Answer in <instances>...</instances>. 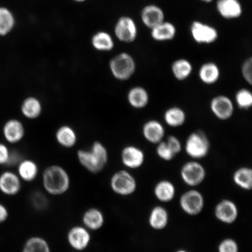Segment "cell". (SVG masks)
<instances>
[{
    "label": "cell",
    "instance_id": "6da1fadb",
    "mask_svg": "<svg viewBox=\"0 0 252 252\" xmlns=\"http://www.w3.org/2000/svg\"><path fill=\"white\" fill-rule=\"evenodd\" d=\"M43 191L53 197L67 194L71 187V178L64 166L53 163L45 167L41 175Z\"/></svg>",
    "mask_w": 252,
    "mask_h": 252
},
{
    "label": "cell",
    "instance_id": "7a4b0ae2",
    "mask_svg": "<svg viewBox=\"0 0 252 252\" xmlns=\"http://www.w3.org/2000/svg\"><path fill=\"white\" fill-rule=\"evenodd\" d=\"M76 158L80 165L91 174L102 173L109 161V153L102 141L94 140L89 148L77 151Z\"/></svg>",
    "mask_w": 252,
    "mask_h": 252
},
{
    "label": "cell",
    "instance_id": "3957f363",
    "mask_svg": "<svg viewBox=\"0 0 252 252\" xmlns=\"http://www.w3.org/2000/svg\"><path fill=\"white\" fill-rule=\"evenodd\" d=\"M109 185L113 193L122 197L133 196L138 189L137 178L131 171L125 168L112 173L109 179Z\"/></svg>",
    "mask_w": 252,
    "mask_h": 252
},
{
    "label": "cell",
    "instance_id": "277c9868",
    "mask_svg": "<svg viewBox=\"0 0 252 252\" xmlns=\"http://www.w3.org/2000/svg\"><path fill=\"white\" fill-rule=\"evenodd\" d=\"M212 148L207 135L201 130L191 132L186 138L184 150L191 159L200 160L209 155Z\"/></svg>",
    "mask_w": 252,
    "mask_h": 252
},
{
    "label": "cell",
    "instance_id": "5b68a950",
    "mask_svg": "<svg viewBox=\"0 0 252 252\" xmlns=\"http://www.w3.org/2000/svg\"><path fill=\"white\" fill-rule=\"evenodd\" d=\"M180 176L186 185L194 188L202 184L206 180L207 171L200 160L191 159L182 165Z\"/></svg>",
    "mask_w": 252,
    "mask_h": 252
},
{
    "label": "cell",
    "instance_id": "8992f818",
    "mask_svg": "<svg viewBox=\"0 0 252 252\" xmlns=\"http://www.w3.org/2000/svg\"><path fill=\"white\" fill-rule=\"evenodd\" d=\"M109 68L112 76L116 80L125 82L133 77L136 70V65L130 55L122 53L110 61Z\"/></svg>",
    "mask_w": 252,
    "mask_h": 252
},
{
    "label": "cell",
    "instance_id": "52a82bcc",
    "mask_svg": "<svg viewBox=\"0 0 252 252\" xmlns=\"http://www.w3.org/2000/svg\"><path fill=\"white\" fill-rule=\"evenodd\" d=\"M120 159L126 169L133 171L140 169L146 161V154L143 149L137 145L126 144L121 150Z\"/></svg>",
    "mask_w": 252,
    "mask_h": 252
},
{
    "label": "cell",
    "instance_id": "ba28073f",
    "mask_svg": "<svg viewBox=\"0 0 252 252\" xmlns=\"http://www.w3.org/2000/svg\"><path fill=\"white\" fill-rule=\"evenodd\" d=\"M179 203L183 212L191 217L199 215L205 206L203 194L194 188L185 191L179 198Z\"/></svg>",
    "mask_w": 252,
    "mask_h": 252
},
{
    "label": "cell",
    "instance_id": "9c48e42d",
    "mask_svg": "<svg viewBox=\"0 0 252 252\" xmlns=\"http://www.w3.org/2000/svg\"><path fill=\"white\" fill-rule=\"evenodd\" d=\"M66 241L74 252H83L90 247L92 235L83 225H75L66 233Z\"/></svg>",
    "mask_w": 252,
    "mask_h": 252
},
{
    "label": "cell",
    "instance_id": "30bf717a",
    "mask_svg": "<svg viewBox=\"0 0 252 252\" xmlns=\"http://www.w3.org/2000/svg\"><path fill=\"white\" fill-rule=\"evenodd\" d=\"M24 122L17 118H9L2 125L1 134L5 143L14 146L21 143L26 136Z\"/></svg>",
    "mask_w": 252,
    "mask_h": 252
},
{
    "label": "cell",
    "instance_id": "8fae6325",
    "mask_svg": "<svg viewBox=\"0 0 252 252\" xmlns=\"http://www.w3.org/2000/svg\"><path fill=\"white\" fill-rule=\"evenodd\" d=\"M209 108L214 117L220 121H228L234 115V102L226 94H219L213 97Z\"/></svg>",
    "mask_w": 252,
    "mask_h": 252
},
{
    "label": "cell",
    "instance_id": "7c38bea8",
    "mask_svg": "<svg viewBox=\"0 0 252 252\" xmlns=\"http://www.w3.org/2000/svg\"><path fill=\"white\" fill-rule=\"evenodd\" d=\"M192 39L200 45H210L219 39V33L215 27L202 21H194L190 27Z\"/></svg>",
    "mask_w": 252,
    "mask_h": 252
},
{
    "label": "cell",
    "instance_id": "4fadbf2b",
    "mask_svg": "<svg viewBox=\"0 0 252 252\" xmlns=\"http://www.w3.org/2000/svg\"><path fill=\"white\" fill-rule=\"evenodd\" d=\"M23 183L17 172L5 169L0 173V193L7 197L17 196L21 193Z\"/></svg>",
    "mask_w": 252,
    "mask_h": 252
},
{
    "label": "cell",
    "instance_id": "5bb4252c",
    "mask_svg": "<svg viewBox=\"0 0 252 252\" xmlns=\"http://www.w3.org/2000/svg\"><path fill=\"white\" fill-rule=\"evenodd\" d=\"M141 133L145 141L155 146L166 138L164 125L156 119H150L145 121L141 126Z\"/></svg>",
    "mask_w": 252,
    "mask_h": 252
},
{
    "label": "cell",
    "instance_id": "9a60e30c",
    "mask_svg": "<svg viewBox=\"0 0 252 252\" xmlns=\"http://www.w3.org/2000/svg\"><path fill=\"white\" fill-rule=\"evenodd\" d=\"M214 214L216 219L220 222L231 225L238 219L239 209L234 201L225 198L216 204Z\"/></svg>",
    "mask_w": 252,
    "mask_h": 252
},
{
    "label": "cell",
    "instance_id": "2e32d148",
    "mask_svg": "<svg viewBox=\"0 0 252 252\" xmlns=\"http://www.w3.org/2000/svg\"><path fill=\"white\" fill-rule=\"evenodd\" d=\"M126 99L131 109L144 110L147 108L150 103V94L146 88L141 86H134L127 90Z\"/></svg>",
    "mask_w": 252,
    "mask_h": 252
},
{
    "label": "cell",
    "instance_id": "e0dca14e",
    "mask_svg": "<svg viewBox=\"0 0 252 252\" xmlns=\"http://www.w3.org/2000/svg\"><path fill=\"white\" fill-rule=\"evenodd\" d=\"M105 216L103 211L96 207L85 210L81 216V222L91 232L99 231L105 224Z\"/></svg>",
    "mask_w": 252,
    "mask_h": 252
},
{
    "label": "cell",
    "instance_id": "ac0fdd59",
    "mask_svg": "<svg viewBox=\"0 0 252 252\" xmlns=\"http://www.w3.org/2000/svg\"><path fill=\"white\" fill-rule=\"evenodd\" d=\"M43 104L39 97L29 95L25 97L20 105V111L25 119L36 121L42 115Z\"/></svg>",
    "mask_w": 252,
    "mask_h": 252
},
{
    "label": "cell",
    "instance_id": "d6986e66",
    "mask_svg": "<svg viewBox=\"0 0 252 252\" xmlns=\"http://www.w3.org/2000/svg\"><path fill=\"white\" fill-rule=\"evenodd\" d=\"M56 143L62 149L70 150L77 146L78 136L72 126L63 124L57 128L55 133Z\"/></svg>",
    "mask_w": 252,
    "mask_h": 252
},
{
    "label": "cell",
    "instance_id": "ffe728a7",
    "mask_svg": "<svg viewBox=\"0 0 252 252\" xmlns=\"http://www.w3.org/2000/svg\"><path fill=\"white\" fill-rule=\"evenodd\" d=\"M217 12L225 20H236L243 14V7L239 0H217Z\"/></svg>",
    "mask_w": 252,
    "mask_h": 252
},
{
    "label": "cell",
    "instance_id": "44dd1931",
    "mask_svg": "<svg viewBox=\"0 0 252 252\" xmlns=\"http://www.w3.org/2000/svg\"><path fill=\"white\" fill-rule=\"evenodd\" d=\"M16 172L22 182L31 184L36 180L40 173V168L35 160L24 158L16 166Z\"/></svg>",
    "mask_w": 252,
    "mask_h": 252
},
{
    "label": "cell",
    "instance_id": "7402d4cb",
    "mask_svg": "<svg viewBox=\"0 0 252 252\" xmlns=\"http://www.w3.org/2000/svg\"><path fill=\"white\" fill-rule=\"evenodd\" d=\"M169 222V214L165 207L157 205L151 209L148 217V223L154 231L164 230Z\"/></svg>",
    "mask_w": 252,
    "mask_h": 252
},
{
    "label": "cell",
    "instance_id": "603a6c76",
    "mask_svg": "<svg viewBox=\"0 0 252 252\" xmlns=\"http://www.w3.org/2000/svg\"><path fill=\"white\" fill-rule=\"evenodd\" d=\"M221 72L219 65L213 62H207L200 65L198 77L201 83L206 86H213L220 80Z\"/></svg>",
    "mask_w": 252,
    "mask_h": 252
},
{
    "label": "cell",
    "instance_id": "cb8c5ba5",
    "mask_svg": "<svg viewBox=\"0 0 252 252\" xmlns=\"http://www.w3.org/2000/svg\"><path fill=\"white\" fill-rule=\"evenodd\" d=\"M176 193L175 184L168 179H161L158 181L153 188L154 197L162 203L171 202L176 196Z\"/></svg>",
    "mask_w": 252,
    "mask_h": 252
},
{
    "label": "cell",
    "instance_id": "d4e9b609",
    "mask_svg": "<svg viewBox=\"0 0 252 252\" xmlns=\"http://www.w3.org/2000/svg\"><path fill=\"white\" fill-rule=\"evenodd\" d=\"M188 116L184 108L179 106L168 107L163 113V121L168 127L177 128L183 127L187 121Z\"/></svg>",
    "mask_w": 252,
    "mask_h": 252
},
{
    "label": "cell",
    "instance_id": "484cf974",
    "mask_svg": "<svg viewBox=\"0 0 252 252\" xmlns=\"http://www.w3.org/2000/svg\"><path fill=\"white\" fill-rule=\"evenodd\" d=\"M171 70L176 80L184 82L190 78L193 73V65L188 59L179 58L172 62Z\"/></svg>",
    "mask_w": 252,
    "mask_h": 252
},
{
    "label": "cell",
    "instance_id": "4316f807",
    "mask_svg": "<svg viewBox=\"0 0 252 252\" xmlns=\"http://www.w3.org/2000/svg\"><path fill=\"white\" fill-rule=\"evenodd\" d=\"M234 184L242 190H252V168L242 166L235 169L232 176Z\"/></svg>",
    "mask_w": 252,
    "mask_h": 252
},
{
    "label": "cell",
    "instance_id": "83f0119b",
    "mask_svg": "<svg viewBox=\"0 0 252 252\" xmlns=\"http://www.w3.org/2000/svg\"><path fill=\"white\" fill-rule=\"evenodd\" d=\"M177 29L171 22L163 21L152 29L151 35L154 40L158 42H166L175 39Z\"/></svg>",
    "mask_w": 252,
    "mask_h": 252
},
{
    "label": "cell",
    "instance_id": "f1b7e54d",
    "mask_svg": "<svg viewBox=\"0 0 252 252\" xmlns=\"http://www.w3.org/2000/svg\"><path fill=\"white\" fill-rule=\"evenodd\" d=\"M21 252H52V247L45 238L32 235L25 241Z\"/></svg>",
    "mask_w": 252,
    "mask_h": 252
},
{
    "label": "cell",
    "instance_id": "f546056e",
    "mask_svg": "<svg viewBox=\"0 0 252 252\" xmlns=\"http://www.w3.org/2000/svg\"><path fill=\"white\" fill-rule=\"evenodd\" d=\"M142 19L145 25L153 29L165 21V14L160 7L155 5H150L143 9Z\"/></svg>",
    "mask_w": 252,
    "mask_h": 252
},
{
    "label": "cell",
    "instance_id": "4dcf8cb0",
    "mask_svg": "<svg viewBox=\"0 0 252 252\" xmlns=\"http://www.w3.org/2000/svg\"><path fill=\"white\" fill-rule=\"evenodd\" d=\"M136 27L130 18H123L116 25V35L124 42H130L133 41L136 36Z\"/></svg>",
    "mask_w": 252,
    "mask_h": 252
},
{
    "label": "cell",
    "instance_id": "1f68e13d",
    "mask_svg": "<svg viewBox=\"0 0 252 252\" xmlns=\"http://www.w3.org/2000/svg\"><path fill=\"white\" fill-rule=\"evenodd\" d=\"M17 24L13 12L5 6H0V36L9 35Z\"/></svg>",
    "mask_w": 252,
    "mask_h": 252
},
{
    "label": "cell",
    "instance_id": "d6a6232c",
    "mask_svg": "<svg viewBox=\"0 0 252 252\" xmlns=\"http://www.w3.org/2000/svg\"><path fill=\"white\" fill-rule=\"evenodd\" d=\"M29 202L32 208L37 212H45L49 207L48 195L42 190L32 191L29 196Z\"/></svg>",
    "mask_w": 252,
    "mask_h": 252
},
{
    "label": "cell",
    "instance_id": "836d02e7",
    "mask_svg": "<svg viewBox=\"0 0 252 252\" xmlns=\"http://www.w3.org/2000/svg\"><path fill=\"white\" fill-rule=\"evenodd\" d=\"M236 106L242 110L252 108V91L247 88H241L236 91L234 96Z\"/></svg>",
    "mask_w": 252,
    "mask_h": 252
},
{
    "label": "cell",
    "instance_id": "e575fe53",
    "mask_svg": "<svg viewBox=\"0 0 252 252\" xmlns=\"http://www.w3.org/2000/svg\"><path fill=\"white\" fill-rule=\"evenodd\" d=\"M156 155L162 161L168 162L175 158L176 156L170 149L165 140H163L156 146Z\"/></svg>",
    "mask_w": 252,
    "mask_h": 252
},
{
    "label": "cell",
    "instance_id": "d590c367",
    "mask_svg": "<svg viewBox=\"0 0 252 252\" xmlns=\"http://www.w3.org/2000/svg\"><path fill=\"white\" fill-rule=\"evenodd\" d=\"M93 43L94 47L100 50H109L113 46L111 37L105 32L97 33L94 37Z\"/></svg>",
    "mask_w": 252,
    "mask_h": 252
},
{
    "label": "cell",
    "instance_id": "8d00e7d4",
    "mask_svg": "<svg viewBox=\"0 0 252 252\" xmlns=\"http://www.w3.org/2000/svg\"><path fill=\"white\" fill-rule=\"evenodd\" d=\"M241 73L246 83L252 87V56L249 57L242 62Z\"/></svg>",
    "mask_w": 252,
    "mask_h": 252
},
{
    "label": "cell",
    "instance_id": "74e56055",
    "mask_svg": "<svg viewBox=\"0 0 252 252\" xmlns=\"http://www.w3.org/2000/svg\"><path fill=\"white\" fill-rule=\"evenodd\" d=\"M217 250L218 252H239V247L234 239L226 238L220 242Z\"/></svg>",
    "mask_w": 252,
    "mask_h": 252
},
{
    "label": "cell",
    "instance_id": "f35d334b",
    "mask_svg": "<svg viewBox=\"0 0 252 252\" xmlns=\"http://www.w3.org/2000/svg\"><path fill=\"white\" fill-rule=\"evenodd\" d=\"M165 140L170 149L172 150L176 156H178L184 149V145H182L181 140L175 135H169L165 138Z\"/></svg>",
    "mask_w": 252,
    "mask_h": 252
},
{
    "label": "cell",
    "instance_id": "ab89813d",
    "mask_svg": "<svg viewBox=\"0 0 252 252\" xmlns=\"http://www.w3.org/2000/svg\"><path fill=\"white\" fill-rule=\"evenodd\" d=\"M11 149L5 142L0 141V166L7 167Z\"/></svg>",
    "mask_w": 252,
    "mask_h": 252
},
{
    "label": "cell",
    "instance_id": "60d3db41",
    "mask_svg": "<svg viewBox=\"0 0 252 252\" xmlns=\"http://www.w3.org/2000/svg\"><path fill=\"white\" fill-rule=\"evenodd\" d=\"M24 158L23 154H21L20 151L11 149L10 157H9L8 164L7 165V168H12V167L17 166Z\"/></svg>",
    "mask_w": 252,
    "mask_h": 252
},
{
    "label": "cell",
    "instance_id": "b9f144b4",
    "mask_svg": "<svg viewBox=\"0 0 252 252\" xmlns=\"http://www.w3.org/2000/svg\"><path fill=\"white\" fill-rule=\"evenodd\" d=\"M9 217V212L4 203L0 202V225L7 221Z\"/></svg>",
    "mask_w": 252,
    "mask_h": 252
},
{
    "label": "cell",
    "instance_id": "7bdbcfd3",
    "mask_svg": "<svg viewBox=\"0 0 252 252\" xmlns=\"http://www.w3.org/2000/svg\"><path fill=\"white\" fill-rule=\"evenodd\" d=\"M200 1L205 3H210L213 2L214 0H200Z\"/></svg>",
    "mask_w": 252,
    "mask_h": 252
},
{
    "label": "cell",
    "instance_id": "ee69618b",
    "mask_svg": "<svg viewBox=\"0 0 252 252\" xmlns=\"http://www.w3.org/2000/svg\"><path fill=\"white\" fill-rule=\"evenodd\" d=\"M175 252H189L187 250H179L175 251Z\"/></svg>",
    "mask_w": 252,
    "mask_h": 252
},
{
    "label": "cell",
    "instance_id": "f6af8a7d",
    "mask_svg": "<svg viewBox=\"0 0 252 252\" xmlns=\"http://www.w3.org/2000/svg\"><path fill=\"white\" fill-rule=\"evenodd\" d=\"M76 1H84V0H76Z\"/></svg>",
    "mask_w": 252,
    "mask_h": 252
},
{
    "label": "cell",
    "instance_id": "bcb514c9",
    "mask_svg": "<svg viewBox=\"0 0 252 252\" xmlns=\"http://www.w3.org/2000/svg\"></svg>",
    "mask_w": 252,
    "mask_h": 252
}]
</instances>
